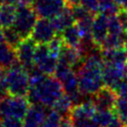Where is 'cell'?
Returning <instances> with one entry per match:
<instances>
[{"instance_id":"obj_28","label":"cell","mask_w":127,"mask_h":127,"mask_svg":"<svg viewBox=\"0 0 127 127\" xmlns=\"http://www.w3.org/2000/svg\"><path fill=\"white\" fill-rule=\"evenodd\" d=\"M61 119H62L61 114H59L55 110H51L50 112H48L42 127H60Z\"/></svg>"},{"instance_id":"obj_25","label":"cell","mask_w":127,"mask_h":127,"mask_svg":"<svg viewBox=\"0 0 127 127\" xmlns=\"http://www.w3.org/2000/svg\"><path fill=\"white\" fill-rule=\"evenodd\" d=\"M22 40H23L22 37L20 36V34L16 31V29L13 26L4 28V42L16 48Z\"/></svg>"},{"instance_id":"obj_1","label":"cell","mask_w":127,"mask_h":127,"mask_svg":"<svg viewBox=\"0 0 127 127\" xmlns=\"http://www.w3.org/2000/svg\"><path fill=\"white\" fill-rule=\"evenodd\" d=\"M64 93L62 83L57 77L46 75L40 82L31 84L27 98L31 104L53 107L55 102Z\"/></svg>"},{"instance_id":"obj_18","label":"cell","mask_w":127,"mask_h":127,"mask_svg":"<svg viewBox=\"0 0 127 127\" xmlns=\"http://www.w3.org/2000/svg\"><path fill=\"white\" fill-rule=\"evenodd\" d=\"M60 35L62 36L64 45L73 47V48H78V46L80 45L81 39H82L81 34H80L76 24L75 25L73 24V25L67 27Z\"/></svg>"},{"instance_id":"obj_15","label":"cell","mask_w":127,"mask_h":127,"mask_svg":"<svg viewBox=\"0 0 127 127\" xmlns=\"http://www.w3.org/2000/svg\"><path fill=\"white\" fill-rule=\"evenodd\" d=\"M51 21H52V24H53L58 35H60L67 27L73 25L75 22L74 17L71 12V9L68 6H65L64 9L61 13H59L57 16L52 18Z\"/></svg>"},{"instance_id":"obj_34","label":"cell","mask_w":127,"mask_h":127,"mask_svg":"<svg viewBox=\"0 0 127 127\" xmlns=\"http://www.w3.org/2000/svg\"><path fill=\"white\" fill-rule=\"evenodd\" d=\"M117 16H118V18L121 22V25L123 27L124 32L127 33V10L126 9H120Z\"/></svg>"},{"instance_id":"obj_29","label":"cell","mask_w":127,"mask_h":127,"mask_svg":"<svg viewBox=\"0 0 127 127\" xmlns=\"http://www.w3.org/2000/svg\"><path fill=\"white\" fill-rule=\"evenodd\" d=\"M2 127H24V124H23V121H21V119L19 118L3 117Z\"/></svg>"},{"instance_id":"obj_5","label":"cell","mask_w":127,"mask_h":127,"mask_svg":"<svg viewBox=\"0 0 127 127\" xmlns=\"http://www.w3.org/2000/svg\"><path fill=\"white\" fill-rule=\"evenodd\" d=\"M35 66L47 75L55 73L58 65V59L51 55L47 44H38L34 58Z\"/></svg>"},{"instance_id":"obj_35","label":"cell","mask_w":127,"mask_h":127,"mask_svg":"<svg viewBox=\"0 0 127 127\" xmlns=\"http://www.w3.org/2000/svg\"><path fill=\"white\" fill-rule=\"evenodd\" d=\"M60 127H74V123H73V120L71 119L70 115L62 116Z\"/></svg>"},{"instance_id":"obj_33","label":"cell","mask_w":127,"mask_h":127,"mask_svg":"<svg viewBox=\"0 0 127 127\" xmlns=\"http://www.w3.org/2000/svg\"><path fill=\"white\" fill-rule=\"evenodd\" d=\"M117 95L122 96V97H127V77H125L121 83L119 84V86L117 87V89L115 90Z\"/></svg>"},{"instance_id":"obj_13","label":"cell","mask_w":127,"mask_h":127,"mask_svg":"<svg viewBox=\"0 0 127 127\" xmlns=\"http://www.w3.org/2000/svg\"><path fill=\"white\" fill-rule=\"evenodd\" d=\"M83 60L84 57L78 48H73L64 45L58 61L64 63L65 64L69 65L72 68L75 67L78 69L83 63Z\"/></svg>"},{"instance_id":"obj_16","label":"cell","mask_w":127,"mask_h":127,"mask_svg":"<svg viewBox=\"0 0 127 127\" xmlns=\"http://www.w3.org/2000/svg\"><path fill=\"white\" fill-rule=\"evenodd\" d=\"M101 55L106 64L123 65L127 64V52L124 48L101 50Z\"/></svg>"},{"instance_id":"obj_42","label":"cell","mask_w":127,"mask_h":127,"mask_svg":"<svg viewBox=\"0 0 127 127\" xmlns=\"http://www.w3.org/2000/svg\"><path fill=\"white\" fill-rule=\"evenodd\" d=\"M123 48L126 50L127 52V33H125L124 35V44H123Z\"/></svg>"},{"instance_id":"obj_2","label":"cell","mask_w":127,"mask_h":127,"mask_svg":"<svg viewBox=\"0 0 127 127\" xmlns=\"http://www.w3.org/2000/svg\"><path fill=\"white\" fill-rule=\"evenodd\" d=\"M5 76L9 94L27 96L30 87L29 72L19 62L13 66L7 68Z\"/></svg>"},{"instance_id":"obj_7","label":"cell","mask_w":127,"mask_h":127,"mask_svg":"<svg viewBox=\"0 0 127 127\" xmlns=\"http://www.w3.org/2000/svg\"><path fill=\"white\" fill-rule=\"evenodd\" d=\"M66 6L65 0H35L33 8L40 18L52 19Z\"/></svg>"},{"instance_id":"obj_37","label":"cell","mask_w":127,"mask_h":127,"mask_svg":"<svg viewBox=\"0 0 127 127\" xmlns=\"http://www.w3.org/2000/svg\"><path fill=\"white\" fill-rule=\"evenodd\" d=\"M20 0H0V3L2 5H15L18 4Z\"/></svg>"},{"instance_id":"obj_3","label":"cell","mask_w":127,"mask_h":127,"mask_svg":"<svg viewBox=\"0 0 127 127\" xmlns=\"http://www.w3.org/2000/svg\"><path fill=\"white\" fill-rule=\"evenodd\" d=\"M37 13L31 5L18 4L13 27L20 34L22 39L31 37L32 31L37 22Z\"/></svg>"},{"instance_id":"obj_4","label":"cell","mask_w":127,"mask_h":127,"mask_svg":"<svg viewBox=\"0 0 127 127\" xmlns=\"http://www.w3.org/2000/svg\"><path fill=\"white\" fill-rule=\"evenodd\" d=\"M30 107V102L25 96L9 94L0 101V116L23 119Z\"/></svg>"},{"instance_id":"obj_10","label":"cell","mask_w":127,"mask_h":127,"mask_svg":"<svg viewBox=\"0 0 127 127\" xmlns=\"http://www.w3.org/2000/svg\"><path fill=\"white\" fill-rule=\"evenodd\" d=\"M91 99L96 109L114 110L117 100V93L114 89L103 85L97 92H95L91 96Z\"/></svg>"},{"instance_id":"obj_32","label":"cell","mask_w":127,"mask_h":127,"mask_svg":"<svg viewBox=\"0 0 127 127\" xmlns=\"http://www.w3.org/2000/svg\"><path fill=\"white\" fill-rule=\"evenodd\" d=\"M73 123H74V127H101L92 118L84 119V120H76L73 121Z\"/></svg>"},{"instance_id":"obj_23","label":"cell","mask_w":127,"mask_h":127,"mask_svg":"<svg viewBox=\"0 0 127 127\" xmlns=\"http://www.w3.org/2000/svg\"><path fill=\"white\" fill-rule=\"evenodd\" d=\"M114 111L119 121L124 126H127V97H117Z\"/></svg>"},{"instance_id":"obj_20","label":"cell","mask_w":127,"mask_h":127,"mask_svg":"<svg viewBox=\"0 0 127 127\" xmlns=\"http://www.w3.org/2000/svg\"><path fill=\"white\" fill-rule=\"evenodd\" d=\"M73 107V103L71 101V99L69 98V96L65 93H64L53 105V110L57 111L59 114H61L62 116H65V115H70V111Z\"/></svg>"},{"instance_id":"obj_38","label":"cell","mask_w":127,"mask_h":127,"mask_svg":"<svg viewBox=\"0 0 127 127\" xmlns=\"http://www.w3.org/2000/svg\"><path fill=\"white\" fill-rule=\"evenodd\" d=\"M118 6L120 7V9H126L127 10V0H114Z\"/></svg>"},{"instance_id":"obj_9","label":"cell","mask_w":127,"mask_h":127,"mask_svg":"<svg viewBox=\"0 0 127 127\" xmlns=\"http://www.w3.org/2000/svg\"><path fill=\"white\" fill-rule=\"evenodd\" d=\"M127 77V64L123 65L115 64H104L102 71L103 83L105 86L110 87L114 90L117 89L121 81Z\"/></svg>"},{"instance_id":"obj_19","label":"cell","mask_w":127,"mask_h":127,"mask_svg":"<svg viewBox=\"0 0 127 127\" xmlns=\"http://www.w3.org/2000/svg\"><path fill=\"white\" fill-rule=\"evenodd\" d=\"M17 7L15 5H2L0 7V25L3 28L12 27L16 17Z\"/></svg>"},{"instance_id":"obj_43","label":"cell","mask_w":127,"mask_h":127,"mask_svg":"<svg viewBox=\"0 0 127 127\" xmlns=\"http://www.w3.org/2000/svg\"><path fill=\"white\" fill-rule=\"evenodd\" d=\"M0 127H2V120H0Z\"/></svg>"},{"instance_id":"obj_30","label":"cell","mask_w":127,"mask_h":127,"mask_svg":"<svg viewBox=\"0 0 127 127\" xmlns=\"http://www.w3.org/2000/svg\"><path fill=\"white\" fill-rule=\"evenodd\" d=\"M8 95H9V91H8L5 72L0 70V101L3 98H5L6 96H8Z\"/></svg>"},{"instance_id":"obj_31","label":"cell","mask_w":127,"mask_h":127,"mask_svg":"<svg viewBox=\"0 0 127 127\" xmlns=\"http://www.w3.org/2000/svg\"><path fill=\"white\" fill-rule=\"evenodd\" d=\"M98 1L99 0H81L80 4L89 12L96 14L98 12Z\"/></svg>"},{"instance_id":"obj_39","label":"cell","mask_w":127,"mask_h":127,"mask_svg":"<svg viewBox=\"0 0 127 127\" xmlns=\"http://www.w3.org/2000/svg\"><path fill=\"white\" fill-rule=\"evenodd\" d=\"M80 1H81V0H65L66 6H68V7H71V6L80 4Z\"/></svg>"},{"instance_id":"obj_36","label":"cell","mask_w":127,"mask_h":127,"mask_svg":"<svg viewBox=\"0 0 127 127\" xmlns=\"http://www.w3.org/2000/svg\"><path fill=\"white\" fill-rule=\"evenodd\" d=\"M107 127H124V125L119 121L118 118H115Z\"/></svg>"},{"instance_id":"obj_14","label":"cell","mask_w":127,"mask_h":127,"mask_svg":"<svg viewBox=\"0 0 127 127\" xmlns=\"http://www.w3.org/2000/svg\"><path fill=\"white\" fill-rule=\"evenodd\" d=\"M96 111V107L92 102V99L89 98L84 100L83 102L73 105L70 111V117L73 121L76 120H84V119H91Z\"/></svg>"},{"instance_id":"obj_22","label":"cell","mask_w":127,"mask_h":127,"mask_svg":"<svg viewBox=\"0 0 127 127\" xmlns=\"http://www.w3.org/2000/svg\"><path fill=\"white\" fill-rule=\"evenodd\" d=\"M124 34L122 35H115V34H108L102 44L100 45L101 50H109V49H116V48H123L124 44Z\"/></svg>"},{"instance_id":"obj_11","label":"cell","mask_w":127,"mask_h":127,"mask_svg":"<svg viewBox=\"0 0 127 127\" xmlns=\"http://www.w3.org/2000/svg\"><path fill=\"white\" fill-rule=\"evenodd\" d=\"M41 104H31L23 118L24 127H42L48 112Z\"/></svg>"},{"instance_id":"obj_12","label":"cell","mask_w":127,"mask_h":127,"mask_svg":"<svg viewBox=\"0 0 127 127\" xmlns=\"http://www.w3.org/2000/svg\"><path fill=\"white\" fill-rule=\"evenodd\" d=\"M108 35V16L102 13L95 14L93 18L91 37L94 43L100 48V45Z\"/></svg>"},{"instance_id":"obj_21","label":"cell","mask_w":127,"mask_h":127,"mask_svg":"<svg viewBox=\"0 0 127 127\" xmlns=\"http://www.w3.org/2000/svg\"><path fill=\"white\" fill-rule=\"evenodd\" d=\"M115 118L116 117L113 110H107V109H96L92 117V119L101 127H107Z\"/></svg>"},{"instance_id":"obj_40","label":"cell","mask_w":127,"mask_h":127,"mask_svg":"<svg viewBox=\"0 0 127 127\" xmlns=\"http://www.w3.org/2000/svg\"><path fill=\"white\" fill-rule=\"evenodd\" d=\"M35 0H20L18 4H26V5H33Z\"/></svg>"},{"instance_id":"obj_24","label":"cell","mask_w":127,"mask_h":127,"mask_svg":"<svg viewBox=\"0 0 127 127\" xmlns=\"http://www.w3.org/2000/svg\"><path fill=\"white\" fill-rule=\"evenodd\" d=\"M120 11V7L114 0H99L98 1V12L107 16L117 15Z\"/></svg>"},{"instance_id":"obj_27","label":"cell","mask_w":127,"mask_h":127,"mask_svg":"<svg viewBox=\"0 0 127 127\" xmlns=\"http://www.w3.org/2000/svg\"><path fill=\"white\" fill-rule=\"evenodd\" d=\"M48 45V48H49V51L51 53L52 56H54L55 58H57L59 60V57H60V54H61V51L64 47V41H63V38L61 35H57Z\"/></svg>"},{"instance_id":"obj_45","label":"cell","mask_w":127,"mask_h":127,"mask_svg":"<svg viewBox=\"0 0 127 127\" xmlns=\"http://www.w3.org/2000/svg\"><path fill=\"white\" fill-rule=\"evenodd\" d=\"M124 127H127V126H124Z\"/></svg>"},{"instance_id":"obj_8","label":"cell","mask_w":127,"mask_h":127,"mask_svg":"<svg viewBox=\"0 0 127 127\" xmlns=\"http://www.w3.org/2000/svg\"><path fill=\"white\" fill-rule=\"evenodd\" d=\"M57 35L52 21L47 18H40L35 24L31 38L37 44H49Z\"/></svg>"},{"instance_id":"obj_26","label":"cell","mask_w":127,"mask_h":127,"mask_svg":"<svg viewBox=\"0 0 127 127\" xmlns=\"http://www.w3.org/2000/svg\"><path fill=\"white\" fill-rule=\"evenodd\" d=\"M123 27L117 15L108 16V34H115V35H122L124 34Z\"/></svg>"},{"instance_id":"obj_44","label":"cell","mask_w":127,"mask_h":127,"mask_svg":"<svg viewBox=\"0 0 127 127\" xmlns=\"http://www.w3.org/2000/svg\"><path fill=\"white\" fill-rule=\"evenodd\" d=\"M0 7H1V3H0Z\"/></svg>"},{"instance_id":"obj_46","label":"cell","mask_w":127,"mask_h":127,"mask_svg":"<svg viewBox=\"0 0 127 127\" xmlns=\"http://www.w3.org/2000/svg\"><path fill=\"white\" fill-rule=\"evenodd\" d=\"M0 68H1V67H0ZM0 70H1V69H0Z\"/></svg>"},{"instance_id":"obj_6","label":"cell","mask_w":127,"mask_h":127,"mask_svg":"<svg viewBox=\"0 0 127 127\" xmlns=\"http://www.w3.org/2000/svg\"><path fill=\"white\" fill-rule=\"evenodd\" d=\"M37 43L31 38L23 39L19 45L16 47L17 52V58L18 62L28 70L30 71L35 67L34 64V58H35V52L37 48Z\"/></svg>"},{"instance_id":"obj_41","label":"cell","mask_w":127,"mask_h":127,"mask_svg":"<svg viewBox=\"0 0 127 127\" xmlns=\"http://www.w3.org/2000/svg\"><path fill=\"white\" fill-rule=\"evenodd\" d=\"M4 42V28L0 25V43Z\"/></svg>"},{"instance_id":"obj_17","label":"cell","mask_w":127,"mask_h":127,"mask_svg":"<svg viewBox=\"0 0 127 127\" xmlns=\"http://www.w3.org/2000/svg\"><path fill=\"white\" fill-rule=\"evenodd\" d=\"M18 63L16 48L6 42L0 43V67L9 68Z\"/></svg>"}]
</instances>
